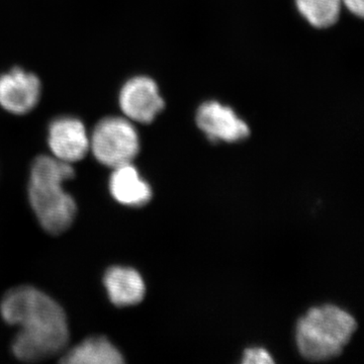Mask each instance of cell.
Returning <instances> with one entry per match:
<instances>
[{
	"label": "cell",
	"mask_w": 364,
	"mask_h": 364,
	"mask_svg": "<svg viewBox=\"0 0 364 364\" xmlns=\"http://www.w3.org/2000/svg\"><path fill=\"white\" fill-rule=\"evenodd\" d=\"M2 318L18 326L14 355L23 361H41L61 353L69 341L65 312L57 301L33 287L11 289L2 299Z\"/></svg>",
	"instance_id": "cell-1"
},
{
	"label": "cell",
	"mask_w": 364,
	"mask_h": 364,
	"mask_svg": "<svg viewBox=\"0 0 364 364\" xmlns=\"http://www.w3.org/2000/svg\"><path fill=\"white\" fill-rule=\"evenodd\" d=\"M74 177L70 163L54 156L41 155L31 169L28 198L40 224L48 233L65 232L75 218L76 203L63 188V183Z\"/></svg>",
	"instance_id": "cell-2"
},
{
	"label": "cell",
	"mask_w": 364,
	"mask_h": 364,
	"mask_svg": "<svg viewBox=\"0 0 364 364\" xmlns=\"http://www.w3.org/2000/svg\"><path fill=\"white\" fill-rule=\"evenodd\" d=\"M355 329V320L338 306H317L299 320L296 327L299 350L304 358L314 361L336 358Z\"/></svg>",
	"instance_id": "cell-3"
},
{
	"label": "cell",
	"mask_w": 364,
	"mask_h": 364,
	"mask_svg": "<svg viewBox=\"0 0 364 364\" xmlns=\"http://www.w3.org/2000/svg\"><path fill=\"white\" fill-rule=\"evenodd\" d=\"M90 150L95 159L105 166L116 168L128 164L140 150L138 132L127 117H105L91 133Z\"/></svg>",
	"instance_id": "cell-4"
},
{
	"label": "cell",
	"mask_w": 364,
	"mask_h": 364,
	"mask_svg": "<svg viewBox=\"0 0 364 364\" xmlns=\"http://www.w3.org/2000/svg\"><path fill=\"white\" fill-rule=\"evenodd\" d=\"M119 105L124 117L131 122L149 124L164 107V100L153 79L136 76L127 81L119 95Z\"/></svg>",
	"instance_id": "cell-5"
},
{
	"label": "cell",
	"mask_w": 364,
	"mask_h": 364,
	"mask_svg": "<svg viewBox=\"0 0 364 364\" xmlns=\"http://www.w3.org/2000/svg\"><path fill=\"white\" fill-rule=\"evenodd\" d=\"M196 124L210 141L234 143L247 138L248 124L236 112L218 102H207L196 112Z\"/></svg>",
	"instance_id": "cell-6"
},
{
	"label": "cell",
	"mask_w": 364,
	"mask_h": 364,
	"mask_svg": "<svg viewBox=\"0 0 364 364\" xmlns=\"http://www.w3.org/2000/svg\"><path fill=\"white\" fill-rule=\"evenodd\" d=\"M48 143L53 156L67 163L80 161L90 151V136L80 119L62 117L49 127Z\"/></svg>",
	"instance_id": "cell-7"
},
{
	"label": "cell",
	"mask_w": 364,
	"mask_h": 364,
	"mask_svg": "<svg viewBox=\"0 0 364 364\" xmlns=\"http://www.w3.org/2000/svg\"><path fill=\"white\" fill-rule=\"evenodd\" d=\"M42 92L40 79L20 68L0 76V107L14 114H25L38 105Z\"/></svg>",
	"instance_id": "cell-8"
},
{
	"label": "cell",
	"mask_w": 364,
	"mask_h": 364,
	"mask_svg": "<svg viewBox=\"0 0 364 364\" xmlns=\"http://www.w3.org/2000/svg\"><path fill=\"white\" fill-rule=\"evenodd\" d=\"M109 178L112 198L128 207H142L152 198V189L132 163L117 166Z\"/></svg>",
	"instance_id": "cell-9"
},
{
	"label": "cell",
	"mask_w": 364,
	"mask_h": 364,
	"mask_svg": "<svg viewBox=\"0 0 364 364\" xmlns=\"http://www.w3.org/2000/svg\"><path fill=\"white\" fill-rule=\"evenodd\" d=\"M109 299L117 306L136 305L142 301L146 287L140 273L131 267H112L105 275Z\"/></svg>",
	"instance_id": "cell-10"
},
{
	"label": "cell",
	"mask_w": 364,
	"mask_h": 364,
	"mask_svg": "<svg viewBox=\"0 0 364 364\" xmlns=\"http://www.w3.org/2000/svg\"><path fill=\"white\" fill-rule=\"evenodd\" d=\"M66 364H119L123 355L105 337L95 336L85 340L67 352L61 359Z\"/></svg>",
	"instance_id": "cell-11"
},
{
	"label": "cell",
	"mask_w": 364,
	"mask_h": 364,
	"mask_svg": "<svg viewBox=\"0 0 364 364\" xmlns=\"http://www.w3.org/2000/svg\"><path fill=\"white\" fill-rule=\"evenodd\" d=\"M296 4L299 14L318 28L334 25L342 6L341 0H296Z\"/></svg>",
	"instance_id": "cell-12"
},
{
	"label": "cell",
	"mask_w": 364,
	"mask_h": 364,
	"mask_svg": "<svg viewBox=\"0 0 364 364\" xmlns=\"http://www.w3.org/2000/svg\"><path fill=\"white\" fill-rule=\"evenodd\" d=\"M242 363L245 364H269L274 363V360L265 349L249 348L244 353Z\"/></svg>",
	"instance_id": "cell-13"
},
{
	"label": "cell",
	"mask_w": 364,
	"mask_h": 364,
	"mask_svg": "<svg viewBox=\"0 0 364 364\" xmlns=\"http://www.w3.org/2000/svg\"><path fill=\"white\" fill-rule=\"evenodd\" d=\"M341 2L352 14H355L359 18L363 16L364 0H341Z\"/></svg>",
	"instance_id": "cell-14"
}]
</instances>
